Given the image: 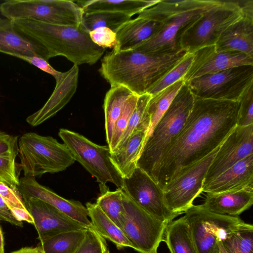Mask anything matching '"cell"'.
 Here are the masks:
<instances>
[{"mask_svg": "<svg viewBox=\"0 0 253 253\" xmlns=\"http://www.w3.org/2000/svg\"><path fill=\"white\" fill-rule=\"evenodd\" d=\"M18 151L0 154V182L17 189L20 182L16 164Z\"/></svg>", "mask_w": 253, "mask_h": 253, "instance_id": "74e56055", "label": "cell"}, {"mask_svg": "<svg viewBox=\"0 0 253 253\" xmlns=\"http://www.w3.org/2000/svg\"><path fill=\"white\" fill-rule=\"evenodd\" d=\"M222 2L220 0H160L142 11L137 17L160 22V28L133 49L156 54L172 53L182 50L179 39L183 30L203 13Z\"/></svg>", "mask_w": 253, "mask_h": 253, "instance_id": "3957f363", "label": "cell"}, {"mask_svg": "<svg viewBox=\"0 0 253 253\" xmlns=\"http://www.w3.org/2000/svg\"><path fill=\"white\" fill-rule=\"evenodd\" d=\"M126 14L107 11L84 12L80 25L88 33L98 28H108L114 32L130 20Z\"/></svg>", "mask_w": 253, "mask_h": 253, "instance_id": "1f68e13d", "label": "cell"}, {"mask_svg": "<svg viewBox=\"0 0 253 253\" xmlns=\"http://www.w3.org/2000/svg\"><path fill=\"white\" fill-rule=\"evenodd\" d=\"M184 84V80L181 79L151 96L147 107V113L150 122L148 136L168 109Z\"/></svg>", "mask_w": 253, "mask_h": 253, "instance_id": "4dcf8cb0", "label": "cell"}, {"mask_svg": "<svg viewBox=\"0 0 253 253\" xmlns=\"http://www.w3.org/2000/svg\"><path fill=\"white\" fill-rule=\"evenodd\" d=\"M0 253H4V239L2 232L0 226Z\"/></svg>", "mask_w": 253, "mask_h": 253, "instance_id": "c3c4849f", "label": "cell"}, {"mask_svg": "<svg viewBox=\"0 0 253 253\" xmlns=\"http://www.w3.org/2000/svg\"><path fill=\"white\" fill-rule=\"evenodd\" d=\"M163 241L170 253H199L184 216L168 224Z\"/></svg>", "mask_w": 253, "mask_h": 253, "instance_id": "83f0119b", "label": "cell"}, {"mask_svg": "<svg viewBox=\"0 0 253 253\" xmlns=\"http://www.w3.org/2000/svg\"><path fill=\"white\" fill-rule=\"evenodd\" d=\"M27 210L34 220L40 242L56 234L86 229L84 226L51 205L38 199L22 198Z\"/></svg>", "mask_w": 253, "mask_h": 253, "instance_id": "2e32d148", "label": "cell"}, {"mask_svg": "<svg viewBox=\"0 0 253 253\" xmlns=\"http://www.w3.org/2000/svg\"><path fill=\"white\" fill-rule=\"evenodd\" d=\"M222 243L227 253H253V229L233 233Z\"/></svg>", "mask_w": 253, "mask_h": 253, "instance_id": "8d00e7d4", "label": "cell"}, {"mask_svg": "<svg viewBox=\"0 0 253 253\" xmlns=\"http://www.w3.org/2000/svg\"><path fill=\"white\" fill-rule=\"evenodd\" d=\"M58 135L72 154L75 161L84 168L99 183L101 193L109 189L108 182L118 188L124 187V179L111 159L108 146L96 144L74 131L60 128Z\"/></svg>", "mask_w": 253, "mask_h": 253, "instance_id": "9c48e42d", "label": "cell"}, {"mask_svg": "<svg viewBox=\"0 0 253 253\" xmlns=\"http://www.w3.org/2000/svg\"><path fill=\"white\" fill-rule=\"evenodd\" d=\"M132 94L127 88L118 86L111 87L105 94L103 109L106 139L108 146L111 144L116 123L124 109L127 98Z\"/></svg>", "mask_w": 253, "mask_h": 253, "instance_id": "f1b7e54d", "label": "cell"}, {"mask_svg": "<svg viewBox=\"0 0 253 253\" xmlns=\"http://www.w3.org/2000/svg\"><path fill=\"white\" fill-rule=\"evenodd\" d=\"M123 203L125 213L121 229L132 249L138 253H158L168 223L145 211L123 190Z\"/></svg>", "mask_w": 253, "mask_h": 253, "instance_id": "7c38bea8", "label": "cell"}, {"mask_svg": "<svg viewBox=\"0 0 253 253\" xmlns=\"http://www.w3.org/2000/svg\"><path fill=\"white\" fill-rule=\"evenodd\" d=\"M86 229L62 232L40 242L38 245L43 253H74L83 242Z\"/></svg>", "mask_w": 253, "mask_h": 253, "instance_id": "f546056e", "label": "cell"}, {"mask_svg": "<svg viewBox=\"0 0 253 253\" xmlns=\"http://www.w3.org/2000/svg\"><path fill=\"white\" fill-rule=\"evenodd\" d=\"M185 83L194 97L239 101L253 84V65H243L204 75Z\"/></svg>", "mask_w": 253, "mask_h": 253, "instance_id": "8fae6325", "label": "cell"}, {"mask_svg": "<svg viewBox=\"0 0 253 253\" xmlns=\"http://www.w3.org/2000/svg\"><path fill=\"white\" fill-rule=\"evenodd\" d=\"M19 58L33 65L43 72L52 75L56 82L63 76L64 72H61L54 69L44 59L38 56H22Z\"/></svg>", "mask_w": 253, "mask_h": 253, "instance_id": "7bdbcfd3", "label": "cell"}, {"mask_svg": "<svg viewBox=\"0 0 253 253\" xmlns=\"http://www.w3.org/2000/svg\"><path fill=\"white\" fill-rule=\"evenodd\" d=\"M159 0H92L77 1L76 2L85 12L107 11L122 13L131 17L155 5Z\"/></svg>", "mask_w": 253, "mask_h": 253, "instance_id": "4316f807", "label": "cell"}, {"mask_svg": "<svg viewBox=\"0 0 253 253\" xmlns=\"http://www.w3.org/2000/svg\"><path fill=\"white\" fill-rule=\"evenodd\" d=\"M103 238L93 228L86 229L83 242L74 253H102Z\"/></svg>", "mask_w": 253, "mask_h": 253, "instance_id": "ab89813d", "label": "cell"}, {"mask_svg": "<svg viewBox=\"0 0 253 253\" xmlns=\"http://www.w3.org/2000/svg\"><path fill=\"white\" fill-rule=\"evenodd\" d=\"M227 253L226 252L222 242L219 243V253Z\"/></svg>", "mask_w": 253, "mask_h": 253, "instance_id": "f907efd6", "label": "cell"}, {"mask_svg": "<svg viewBox=\"0 0 253 253\" xmlns=\"http://www.w3.org/2000/svg\"><path fill=\"white\" fill-rule=\"evenodd\" d=\"M17 189L22 198H35L59 210L86 228H92L86 208L80 202L67 200L39 183L34 177L24 176L20 179Z\"/></svg>", "mask_w": 253, "mask_h": 253, "instance_id": "ac0fdd59", "label": "cell"}, {"mask_svg": "<svg viewBox=\"0 0 253 253\" xmlns=\"http://www.w3.org/2000/svg\"><path fill=\"white\" fill-rule=\"evenodd\" d=\"M79 67L74 65L56 82L52 94L38 111L29 116L26 122L33 126H38L54 116L70 100L78 86Z\"/></svg>", "mask_w": 253, "mask_h": 253, "instance_id": "d6986e66", "label": "cell"}, {"mask_svg": "<svg viewBox=\"0 0 253 253\" xmlns=\"http://www.w3.org/2000/svg\"><path fill=\"white\" fill-rule=\"evenodd\" d=\"M91 41L104 48L114 47L116 42V34L109 28H98L89 32Z\"/></svg>", "mask_w": 253, "mask_h": 253, "instance_id": "60d3db41", "label": "cell"}, {"mask_svg": "<svg viewBox=\"0 0 253 253\" xmlns=\"http://www.w3.org/2000/svg\"><path fill=\"white\" fill-rule=\"evenodd\" d=\"M9 209L15 218L19 221H26L34 224V220L27 209L15 207H9Z\"/></svg>", "mask_w": 253, "mask_h": 253, "instance_id": "bcb514c9", "label": "cell"}, {"mask_svg": "<svg viewBox=\"0 0 253 253\" xmlns=\"http://www.w3.org/2000/svg\"><path fill=\"white\" fill-rule=\"evenodd\" d=\"M219 147L164 187L165 201L171 211L182 214L193 205L194 200L203 192L205 176Z\"/></svg>", "mask_w": 253, "mask_h": 253, "instance_id": "4fadbf2b", "label": "cell"}, {"mask_svg": "<svg viewBox=\"0 0 253 253\" xmlns=\"http://www.w3.org/2000/svg\"><path fill=\"white\" fill-rule=\"evenodd\" d=\"M122 189L137 205L163 222L169 223L181 214L169 209L163 189L138 167L129 177L124 178Z\"/></svg>", "mask_w": 253, "mask_h": 253, "instance_id": "5bb4252c", "label": "cell"}, {"mask_svg": "<svg viewBox=\"0 0 253 253\" xmlns=\"http://www.w3.org/2000/svg\"><path fill=\"white\" fill-rule=\"evenodd\" d=\"M193 58V54L188 52L175 66L148 91L147 93L150 94L152 96H154L176 82L183 79L184 76L192 64Z\"/></svg>", "mask_w": 253, "mask_h": 253, "instance_id": "e575fe53", "label": "cell"}, {"mask_svg": "<svg viewBox=\"0 0 253 253\" xmlns=\"http://www.w3.org/2000/svg\"><path fill=\"white\" fill-rule=\"evenodd\" d=\"M185 217L199 253H218L219 243L235 232L253 229L239 216L212 212L193 205Z\"/></svg>", "mask_w": 253, "mask_h": 253, "instance_id": "52a82bcc", "label": "cell"}, {"mask_svg": "<svg viewBox=\"0 0 253 253\" xmlns=\"http://www.w3.org/2000/svg\"><path fill=\"white\" fill-rule=\"evenodd\" d=\"M251 155H253V124L236 126L219 146L205 176L203 187Z\"/></svg>", "mask_w": 253, "mask_h": 253, "instance_id": "9a60e30c", "label": "cell"}, {"mask_svg": "<svg viewBox=\"0 0 253 253\" xmlns=\"http://www.w3.org/2000/svg\"><path fill=\"white\" fill-rule=\"evenodd\" d=\"M239 102L237 126H245L253 124V84L247 89Z\"/></svg>", "mask_w": 253, "mask_h": 253, "instance_id": "f35d334b", "label": "cell"}, {"mask_svg": "<svg viewBox=\"0 0 253 253\" xmlns=\"http://www.w3.org/2000/svg\"><path fill=\"white\" fill-rule=\"evenodd\" d=\"M18 151V136L0 131V154Z\"/></svg>", "mask_w": 253, "mask_h": 253, "instance_id": "ee69618b", "label": "cell"}, {"mask_svg": "<svg viewBox=\"0 0 253 253\" xmlns=\"http://www.w3.org/2000/svg\"><path fill=\"white\" fill-rule=\"evenodd\" d=\"M151 96L148 93L139 96L136 107L130 117L127 127L114 152L124 147L130 136L137 128H146L148 129L149 132L150 122L147 113V107Z\"/></svg>", "mask_w": 253, "mask_h": 253, "instance_id": "836d02e7", "label": "cell"}, {"mask_svg": "<svg viewBox=\"0 0 253 253\" xmlns=\"http://www.w3.org/2000/svg\"><path fill=\"white\" fill-rule=\"evenodd\" d=\"M96 204L121 229L125 213L122 188H118L114 191L108 189L101 193L96 199Z\"/></svg>", "mask_w": 253, "mask_h": 253, "instance_id": "d6a6232c", "label": "cell"}, {"mask_svg": "<svg viewBox=\"0 0 253 253\" xmlns=\"http://www.w3.org/2000/svg\"><path fill=\"white\" fill-rule=\"evenodd\" d=\"M253 203V190L243 189L219 193H207L201 208L230 216H239Z\"/></svg>", "mask_w": 253, "mask_h": 253, "instance_id": "7402d4cb", "label": "cell"}, {"mask_svg": "<svg viewBox=\"0 0 253 253\" xmlns=\"http://www.w3.org/2000/svg\"><path fill=\"white\" fill-rule=\"evenodd\" d=\"M0 195L8 208L15 207L27 209L17 189L12 188L3 183L0 182Z\"/></svg>", "mask_w": 253, "mask_h": 253, "instance_id": "b9f144b4", "label": "cell"}, {"mask_svg": "<svg viewBox=\"0 0 253 253\" xmlns=\"http://www.w3.org/2000/svg\"><path fill=\"white\" fill-rule=\"evenodd\" d=\"M0 52L18 58L38 56L47 61L50 58L43 46L20 33L13 22L5 17H0Z\"/></svg>", "mask_w": 253, "mask_h": 253, "instance_id": "ffe728a7", "label": "cell"}, {"mask_svg": "<svg viewBox=\"0 0 253 253\" xmlns=\"http://www.w3.org/2000/svg\"><path fill=\"white\" fill-rule=\"evenodd\" d=\"M102 253H110L108 249L107 244L105 239L103 238L102 242Z\"/></svg>", "mask_w": 253, "mask_h": 253, "instance_id": "681fc988", "label": "cell"}, {"mask_svg": "<svg viewBox=\"0 0 253 253\" xmlns=\"http://www.w3.org/2000/svg\"><path fill=\"white\" fill-rule=\"evenodd\" d=\"M239 108V101L194 97L182 129L157 169L156 181L162 189L220 145L237 126Z\"/></svg>", "mask_w": 253, "mask_h": 253, "instance_id": "6da1fadb", "label": "cell"}, {"mask_svg": "<svg viewBox=\"0 0 253 253\" xmlns=\"http://www.w3.org/2000/svg\"><path fill=\"white\" fill-rule=\"evenodd\" d=\"M214 46L217 52L237 51L253 58V19L244 16L231 25Z\"/></svg>", "mask_w": 253, "mask_h": 253, "instance_id": "603a6c76", "label": "cell"}, {"mask_svg": "<svg viewBox=\"0 0 253 253\" xmlns=\"http://www.w3.org/2000/svg\"><path fill=\"white\" fill-rule=\"evenodd\" d=\"M160 22L136 17L130 19L116 31V42L113 50L133 49L147 41L160 28Z\"/></svg>", "mask_w": 253, "mask_h": 253, "instance_id": "cb8c5ba5", "label": "cell"}, {"mask_svg": "<svg viewBox=\"0 0 253 253\" xmlns=\"http://www.w3.org/2000/svg\"><path fill=\"white\" fill-rule=\"evenodd\" d=\"M21 34L43 46L50 58L62 56L77 66L93 65L105 49L94 43L79 26H60L30 20L12 21Z\"/></svg>", "mask_w": 253, "mask_h": 253, "instance_id": "277c9868", "label": "cell"}, {"mask_svg": "<svg viewBox=\"0 0 253 253\" xmlns=\"http://www.w3.org/2000/svg\"><path fill=\"white\" fill-rule=\"evenodd\" d=\"M138 97L139 96L134 94L129 96L120 116L116 123L112 141L108 146L111 153L115 151L121 141L130 117L136 107Z\"/></svg>", "mask_w": 253, "mask_h": 253, "instance_id": "d590c367", "label": "cell"}, {"mask_svg": "<svg viewBox=\"0 0 253 253\" xmlns=\"http://www.w3.org/2000/svg\"><path fill=\"white\" fill-rule=\"evenodd\" d=\"M194 100L193 95L185 83L146 139L136 166L156 182L160 163L182 129Z\"/></svg>", "mask_w": 253, "mask_h": 253, "instance_id": "5b68a950", "label": "cell"}, {"mask_svg": "<svg viewBox=\"0 0 253 253\" xmlns=\"http://www.w3.org/2000/svg\"><path fill=\"white\" fill-rule=\"evenodd\" d=\"M188 52L156 54L131 49L108 52L99 72L111 87L121 86L140 96L148 91Z\"/></svg>", "mask_w": 253, "mask_h": 253, "instance_id": "7a4b0ae2", "label": "cell"}, {"mask_svg": "<svg viewBox=\"0 0 253 253\" xmlns=\"http://www.w3.org/2000/svg\"><path fill=\"white\" fill-rule=\"evenodd\" d=\"M192 64L183 78L184 82L204 75L231 68L253 65V58L237 51L217 52L214 45L195 51Z\"/></svg>", "mask_w": 253, "mask_h": 253, "instance_id": "e0dca14e", "label": "cell"}, {"mask_svg": "<svg viewBox=\"0 0 253 253\" xmlns=\"http://www.w3.org/2000/svg\"><path fill=\"white\" fill-rule=\"evenodd\" d=\"M0 219L7 221L10 224L20 227H23V223L21 221L17 220L3 199L0 195Z\"/></svg>", "mask_w": 253, "mask_h": 253, "instance_id": "f6af8a7d", "label": "cell"}, {"mask_svg": "<svg viewBox=\"0 0 253 253\" xmlns=\"http://www.w3.org/2000/svg\"><path fill=\"white\" fill-rule=\"evenodd\" d=\"M0 12L11 21L30 20L79 26L84 11L72 0H7L0 4Z\"/></svg>", "mask_w": 253, "mask_h": 253, "instance_id": "30bf717a", "label": "cell"}, {"mask_svg": "<svg viewBox=\"0 0 253 253\" xmlns=\"http://www.w3.org/2000/svg\"><path fill=\"white\" fill-rule=\"evenodd\" d=\"M253 190V155L238 162L203 187L206 193Z\"/></svg>", "mask_w": 253, "mask_h": 253, "instance_id": "44dd1931", "label": "cell"}, {"mask_svg": "<svg viewBox=\"0 0 253 253\" xmlns=\"http://www.w3.org/2000/svg\"><path fill=\"white\" fill-rule=\"evenodd\" d=\"M18 147L24 176L62 171L75 162L67 146L51 136L27 132L20 137Z\"/></svg>", "mask_w": 253, "mask_h": 253, "instance_id": "8992f818", "label": "cell"}, {"mask_svg": "<svg viewBox=\"0 0 253 253\" xmlns=\"http://www.w3.org/2000/svg\"><path fill=\"white\" fill-rule=\"evenodd\" d=\"M244 16L240 0H223L183 30L179 39V47L193 53L203 47L215 45L224 31Z\"/></svg>", "mask_w": 253, "mask_h": 253, "instance_id": "ba28073f", "label": "cell"}, {"mask_svg": "<svg viewBox=\"0 0 253 253\" xmlns=\"http://www.w3.org/2000/svg\"><path fill=\"white\" fill-rule=\"evenodd\" d=\"M11 253H43L41 247L38 245L36 247H24Z\"/></svg>", "mask_w": 253, "mask_h": 253, "instance_id": "7dc6e473", "label": "cell"}, {"mask_svg": "<svg viewBox=\"0 0 253 253\" xmlns=\"http://www.w3.org/2000/svg\"><path fill=\"white\" fill-rule=\"evenodd\" d=\"M92 228L102 237L113 243L118 250L132 248L123 231L112 221L96 203L87 202L86 206Z\"/></svg>", "mask_w": 253, "mask_h": 253, "instance_id": "484cf974", "label": "cell"}, {"mask_svg": "<svg viewBox=\"0 0 253 253\" xmlns=\"http://www.w3.org/2000/svg\"><path fill=\"white\" fill-rule=\"evenodd\" d=\"M148 135V129L137 128L130 136L125 146L111 153V159L124 178L128 177L137 167V162Z\"/></svg>", "mask_w": 253, "mask_h": 253, "instance_id": "d4e9b609", "label": "cell"}]
</instances>
